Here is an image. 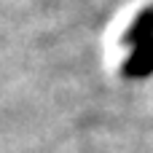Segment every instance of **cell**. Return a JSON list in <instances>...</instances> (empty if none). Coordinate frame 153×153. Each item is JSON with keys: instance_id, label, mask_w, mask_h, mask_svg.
Returning a JSON list of instances; mask_svg holds the SVG:
<instances>
[{"instance_id": "6da1fadb", "label": "cell", "mask_w": 153, "mask_h": 153, "mask_svg": "<svg viewBox=\"0 0 153 153\" xmlns=\"http://www.w3.org/2000/svg\"><path fill=\"white\" fill-rule=\"evenodd\" d=\"M121 73H124V78H132V81H140V78L153 75V40L137 46L126 56V62L121 65Z\"/></svg>"}, {"instance_id": "7a4b0ae2", "label": "cell", "mask_w": 153, "mask_h": 153, "mask_svg": "<svg viewBox=\"0 0 153 153\" xmlns=\"http://www.w3.org/2000/svg\"><path fill=\"white\" fill-rule=\"evenodd\" d=\"M124 46H143V43H148L153 40V5L148 8H143L140 13H137V19L126 27V32H124Z\"/></svg>"}]
</instances>
